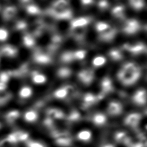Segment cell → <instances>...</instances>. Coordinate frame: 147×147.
Segmentation results:
<instances>
[{
	"label": "cell",
	"instance_id": "cell-8",
	"mask_svg": "<svg viewBox=\"0 0 147 147\" xmlns=\"http://www.w3.org/2000/svg\"><path fill=\"white\" fill-rule=\"evenodd\" d=\"M86 54V52L85 51H83V50L77 51L75 52L74 53H73L74 58V59L81 60V59H83L85 57Z\"/></svg>",
	"mask_w": 147,
	"mask_h": 147
},
{
	"label": "cell",
	"instance_id": "cell-6",
	"mask_svg": "<svg viewBox=\"0 0 147 147\" xmlns=\"http://www.w3.org/2000/svg\"><path fill=\"white\" fill-rule=\"evenodd\" d=\"M109 28H110L109 25L107 24V23H105V22H98L96 25V30L98 32H101V33L104 32L106 29H107Z\"/></svg>",
	"mask_w": 147,
	"mask_h": 147
},
{
	"label": "cell",
	"instance_id": "cell-11",
	"mask_svg": "<svg viewBox=\"0 0 147 147\" xmlns=\"http://www.w3.org/2000/svg\"><path fill=\"white\" fill-rule=\"evenodd\" d=\"M27 10L29 13L31 14H37L39 12V9L38 8L33 5H31L29 6L27 8Z\"/></svg>",
	"mask_w": 147,
	"mask_h": 147
},
{
	"label": "cell",
	"instance_id": "cell-5",
	"mask_svg": "<svg viewBox=\"0 0 147 147\" xmlns=\"http://www.w3.org/2000/svg\"><path fill=\"white\" fill-rule=\"evenodd\" d=\"M9 37V32L6 29L0 27V41H6Z\"/></svg>",
	"mask_w": 147,
	"mask_h": 147
},
{
	"label": "cell",
	"instance_id": "cell-18",
	"mask_svg": "<svg viewBox=\"0 0 147 147\" xmlns=\"http://www.w3.org/2000/svg\"><path fill=\"white\" fill-rule=\"evenodd\" d=\"M82 1L84 5H88L92 2V0H82Z\"/></svg>",
	"mask_w": 147,
	"mask_h": 147
},
{
	"label": "cell",
	"instance_id": "cell-9",
	"mask_svg": "<svg viewBox=\"0 0 147 147\" xmlns=\"http://www.w3.org/2000/svg\"><path fill=\"white\" fill-rule=\"evenodd\" d=\"M123 7L122 6H118L113 9V13L116 17H121L123 15Z\"/></svg>",
	"mask_w": 147,
	"mask_h": 147
},
{
	"label": "cell",
	"instance_id": "cell-3",
	"mask_svg": "<svg viewBox=\"0 0 147 147\" xmlns=\"http://www.w3.org/2000/svg\"><path fill=\"white\" fill-rule=\"evenodd\" d=\"M106 61V60L105 57L102 56H98L93 59L92 64L95 67H100L103 65L105 63Z\"/></svg>",
	"mask_w": 147,
	"mask_h": 147
},
{
	"label": "cell",
	"instance_id": "cell-4",
	"mask_svg": "<svg viewBox=\"0 0 147 147\" xmlns=\"http://www.w3.org/2000/svg\"><path fill=\"white\" fill-rule=\"evenodd\" d=\"M33 81L37 84L44 83L46 81V77L41 74H36L33 75Z\"/></svg>",
	"mask_w": 147,
	"mask_h": 147
},
{
	"label": "cell",
	"instance_id": "cell-13",
	"mask_svg": "<svg viewBox=\"0 0 147 147\" xmlns=\"http://www.w3.org/2000/svg\"><path fill=\"white\" fill-rule=\"evenodd\" d=\"M5 52L6 55H14L16 53V50L14 49V47H6L5 48Z\"/></svg>",
	"mask_w": 147,
	"mask_h": 147
},
{
	"label": "cell",
	"instance_id": "cell-12",
	"mask_svg": "<svg viewBox=\"0 0 147 147\" xmlns=\"http://www.w3.org/2000/svg\"><path fill=\"white\" fill-rule=\"evenodd\" d=\"M67 94V90L65 88H60L55 92V95L59 98H62Z\"/></svg>",
	"mask_w": 147,
	"mask_h": 147
},
{
	"label": "cell",
	"instance_id": "cell-16",
	"mask_svg": "<svg viewBox=\"0 0 147 147\" xmlns=\"http://www.w3.org/2000/svg\"><path fill=\"white\" fill-rule=\"evenodd\" d=\"M69 70L68 69H62L59 70V74L60 76H61V77L67 76L69 75Z\"/></svg>",
	"mask_w": 147,
	"mask_h": 147
},
{
	"label": "cell",
	"instance_id": "cell-7",
	"mask_svg": "<svg viewBox=\"0 0 147 147\" xmlns=\"http://www.w3.org/2000/svg\"><path fill=\"white\" fill-rule=\"evenodd\" d=\"M32 94V90L29 87H24L21 88L20 94L22 97H28Z\"/></svg>",
	"mask_w": 147,
	"mask_h": 147
},
{
	"label": "cell",
	"instance_id": "cell-15",
	"mask_svg": "<svg viewBox=\"0 0 147 147\" xmlns=\"http://www.w3.org/2000/svg\"><path fill=\"white\" fill-rule=\"evenodd\" d=\"M24 42L27 46H32L34 44V40L30 36H26L24 38Z\"/></svg>",
	"mask_w": 147,
	"mask_h": 147
},
{
	"label": "cell",
	"instance_id": "cell-1",
	"mask_svg": "<svg viewBox=\"0 0 147 147\" xmlns=\"http://www.w3.org/2000/svg\"><path fill=\"white\" fill-rule=\"evenodd\" d=\"M140 26L138 22L134 20H130L126 22L125 28V32L129 34L136 33L139 29Z\"/></svg>",
	"mask_w": 147,
	"mask_h": 147
},
{
	"label": "cell",
	"instance_id": "cell-10",
	"mask_svg": "<svg viewBox=\"0 0 147 147\" xmlns=\"http://www.w3.org/2000/svg\"><path fill=\"white\" fill-rule=\"evenodd\" d=\"M74 59V55L72 52H67L62 56V60L65 62H69Z\"/></svg>",
	"mask_w": 147,
	"mask_h": 147
},
{
	"label": "cell",
	"instance_id": "cell-14",
	"mask_svg": "<svg viewBox=\"0 0 147 147\" xmlns=\"http://www.w3.org/2000/svg\"><path fill=\"white\" fill-rule=\"evenodd\" d=\"M110 55L113 59H115V60H117L121 58V55L119 52L116 50L111 51L110 53Z\"/></svg>",
	"mask_w": 147,
	"mask_h": 147
},
{
	"label": "cell",
	"instance_id": "cell-17",
	"mask_svg": "<svg viewBox=\"0 0 147 147\" xmlns=\"http://www.w3.org/2000/svg\"><path fill=\"white\" fill-rule=\"evenodd\" d=\"M99 6L102 7V8H104L105 7H106L107 6V3H106V1H102L100 2L99 3Z\"/></svg>",
	"mask_w": 147,
	"mask_h": 147
},
{
	"label": "cell",
	"instance_id": "cell-2",
	"mask_svg": "<svg viewBox=\"0 0 147 147\" xmlns=\"http://www.w3.org/2000/svg\"><path fill=\"white\" fill-rule=\"evenodd\" d=\"M90 20L86 17H81L75 19L72 22L73 28H82L84 27L90 22Z\"/></svg>",
	"mask_w": 147,
	"mask_h": 147
}]
</instances>
